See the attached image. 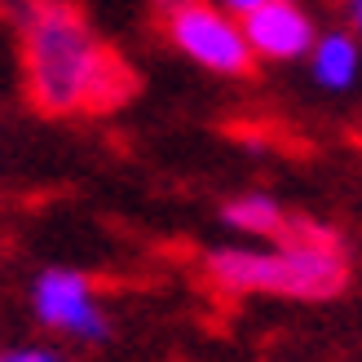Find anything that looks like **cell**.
Returning <instances> with one entry per match:
<instances>
[{"mask_svg": "<svg viewBox=\"0 0 362 362\" xmlns=\"http://www.w3.org/2000/svg\"><path fill=\"white\" fill-rule=\"evenodd\" d=\"M23 80L45 115H102L133 98V71L71 0H35L18 13Z\"/></svg>", "mask_w": 362, "mask_h": 362, "instance_id": "cell-1", "label": "cell"}, {"mask_svg": "<svg viewBox=\"0 0 362 362\" xmlns=\"http://www.w3.org/2000/svg\"><path fill=\"white\" fill-rule=\"evenodd\" d=\"M204 274L230 296L332 300L349 283L345 243L318 221H287L279 239L221 243L204 257Z\"/></svg>", "mask_w": 362, "mask_h": 362, "instance_id": "cell-2", "label": "cell"}, {"mask_svg": "<svg viewBox=\"0 0 362 362\" xmlns=\"http://www.w3.org/2000/svg\"><path fill=\"white\" fill-rule=\"evenodd\" d=\"M164 27H168L173 49L199 71H208V76L239 80L257 62L247 49L243 23L234 13H226L216 0H181L177 9L164 13Z\"/></svg>", "mask_w": 362, "mask_h": 362, "instance_id": "cell-3", "label": "cell"}, {"mask_svg": "<svg viewBox=\"0 0 362 362\" xmlns=\"http://www.w3.org/2000/svg\"><path fill=\"white\" fill-rule=\"evenodd\" d=\"M27 300L35 322L53 336L76 340V345H106L111 340V314H106L93 279L80 274V269L66 265L40 269L27 287Z\"/></svg>", "mask_w": 362, "mask_h": 362, "instance_id": "cell-4", "label": "cell"}, {"mask_svg": "<svg viewBox=\"0 0 362 362\" xmlns=\"http://www.w3.org/2000/svg\"><path fill=\"white\" fill-rule=\"evenodd\" d=\"M239 23L257 62H300L310 58V49L318 40L314 13L300 0H265L252 13H243Z\"/></svg>", "mask_w": 362, "mask_h": 362, "instance_id": "cell-5", "label": "cell"}, {"mask_svg": "<svg viewBox=\"0 0 362 362\" xmlns=\"http://www.w3.org/2000/svg\"><path fill=\"white\" fill-rule=\"evenodd\" d=\"M310 76L318 88L327 93H345V88L358 84L362 76V40L349 27H332V31H318V40L310 49Z\"/></svg>", "mask_w": 362, "mask_h": 362, "instance_id": "cell-6", "label": "cell"}, {"mask_svg": "<svg viewBox=\"0 0 362 362\" xmlns=\"http://www.w3.org/2000/svg\"><path fill=\"white\" fill-rule=\"evenodd\" d=\"M292 216L283 212V204L265 190H247V194H234L221 204V226L230 234H239L243 243H265V239H279L287 230Z\"/></svg>", "mask_w": 362, "mask_h": 362, "instance_id": "cell-7", "label": "cell"}, {"mask_svg": "<svg viewBox=\"0 0 362 362\" xmlns=\"http://www.w3.org/2000/svg\"><path fill=\"white\" fill-rule=\"evenodd\" d=\"M0 362H66L53 345H5Z\"/></svg>", "mask_w": 362, "mask_h": 362, "instance_id": "cell-8", "label": "cell"}, {"mask_svg": "<svg viewBox=\"0 0 362 362\" xmlns=\"http://www.w3.org/2000/svg\"><path fill=\"white\" fill-rule=\"evenodd\" d=\"M226 13H234V18H243V13H252L257 5H265V0H216Z\"/></svg>", "mask_w": 362, "mask_h": 362, "instance_id": "cell-9", "label": "cell"}, {"mask_svg": "<svg viewBox=\"0 0 362 362\" xmlns=\"http://www.w3.org/2000/svg\"><path fill=\"white\" fill-rule=\"evenodd\" d=\"M345 18H349V31L362 40V0H345Z\"/></svg>", "mask_w": 362, "mask_h": 362, "instance_id": "cell-10", "label": "cell"}, {"mask_svg": "<svg viewBox=\"0 0 362 362\" xmlns=\"http://www.w3.org/2000/svg\"><path fill=\"white\" fill-rule=\"evenodd\" d=\"M155 5H159V13H168V9H177V5H181V0H155Z\"/></svg>", "mask_w": 362, "mask_h": 362, "instance_id": "cell-11", "label": "cell"}]
</instances>
